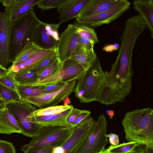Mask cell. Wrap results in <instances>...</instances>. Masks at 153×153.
Returning a JSON list of instances; mask_svg holds the SVG:
<instances>
[{"label": "cell", "instance_id": "44dd1931", "mask_svg": "<svg viewBox=\"0 0 153 153\" xmlns=\"http://www.w3.org/2000/svg\"><path fill=\"white\" fill-rule=\"evenodd\" d=\"M33 42L43 49L56 48L58 43L47 34L43 22L40 20L36 30Z\"/></svg>", "mask_w": 153, "mask_h": 153}, {"label": "cell", "instance_id": "d6a6232c", "mask_svg": "<svg viewBox=\"0 0 153 153\" xmlns=\"http://www.w3.org/2000/svg\"><path fill=\"white\" fill-rule=\"evenodd\" d=\"M67 84L64 82H58L43 85V93H46L57 91L62 88Z\"/></svg>", "mask_w": 153, "mask_h": 153}, {"label": "cell", "instance_id": "603a6c76", "mask_svg": "<svg viewBox=\"0 0 153 153\" xmlns=\"http://www.w3.org/2000/svg\"><path fill=\"white\" fill-rule=\"evenodd\" d=\"M44 49L35 42H30L26 44L12 62L15 65L22 62L39 53Z\"/></svg>", "mask_w": 153, "mask_h": 153}, {"label": "cell", "instance_id": "ac0fdd59", "mask_svg": "<svg viewBox=\"0 0 153 153\" xmlns=\"http://www.w3.org/2000/svg\"><path fill=\"white\" fill-rule=\"evenodd\" d=\"M0 133L10 134L13 133H21L16 120L4 104H0Z\"/></svg>", "mask_w": 153, "mask_h": 153}, {"label": "cell", "instance_id": "3957f363", "mask_svg": "<svg viewBox=\"0 0 153 153\" xmlns=\"http://www.w3.org/2000/svg\"><path fill=\"white\" fill-rule=\"evenodd\" d=\"M106 77L97 57L92 66L78 79L74 92L80 102L88 103L97 101Z\"/></svg>", "mask_w": 153, "mask_h": 153}, {"label": "cell", "instance_id": "f546056e", "mask_svg": "<svg viewBox=\"0 0 153 153\" xmlns=\"http://www.w3.org/2000/svg\"><path fill=\"white\" fill-rule=\"evenodd\" d=\"M66 0H39L37 3L38 8L42 10L57 8Z\"/></svg>", "mask_w": 153, "mask_h": 153}, {"label": "cell", "instance_id": "ba28073f", "mask_svg": "<svg viewBox=\"0 0 153 153\" xmlns=\"http://www.w3.org/2000/svg\"><path fill=\"white\" fill-rule=\"evenodd\" d=\"M131 3L126 0H119L108 10L87 17L75 18L77 23L95 28L113 22L120 17L130 8Z\"/></svg>", "mask_w": 153, "mask_h": 153}, {"label": "cell", "instance_id": "8fae6325", "mask_svg": "<svg viewBox=\"0 0 153 153\" xmlns=\"http://www.w3.org/2000/svg\"><path fill=\"white\" fill-rule=\"evenodd\" d=\"M79 44V37L75 24H70L62 32L58 42L56 51L58 59L63 62L70 59L73 52Z\"/></svg>", "mask_w": 153, "mask_h": 153}, {"label": "cell", "instance_id": "277c9868", "mask_svg": "<svg viewBox=\"0 0 153 153\" xmlns=\"http://www.w3.org/2000/svg\"><path fill=\"white\" fill-rule=\"evenodd\" d=\"M74 126H42L39 134L29 143L22 146L24 153L37 151L48 146L62 147L72 133Z\"/></svg>", "mask_w": 153, "mask_h": 153}, {"label": "cell", "instance_id": "4fadbf2b", "mask_svg": "<svg viewBox=\"0 0 153 153\" xmlns=\"http://www.w3.org/2000/svg\"><path fill=\"white\" fill-rule=\"evenodd\" d=\"M11 24L0 11V64L6 68L11 63L9 56Z\"/></svg>", "mask_w": 153, "mask_h": 153}, {"label": "cell", "instance_id": "83f0119b", "mask_svg": "<svg viewBox=\"0 0 153 153\" xmlns=\"http://www.w3.org/2000/svg\"><path fill=\"white\" fill-rule=\"evenodd\" d=\"M63 62L60 61L58 59L55 61L45 69L39 76L38 80L36 85L38 82L52 76L59 72L62 69Z\"/></svg>", "mask_w": 153, "mask_h": 153}, {"label": "cell", "instance_id": "6da1fadb", "mask_svg": "<svg viewBox=\"0 0 153 153\" xmlns=\"http://www.w3.org/2000/svg\"><path fill=\"white\" fill-rule=\"evenodd\" d=\"M125 138L129 142L153 147V110L147 108L126 112L122 121Z\"/></svg>", "mask_w": 153, "mask_h": 153}, {"label": "cell", "instance_id": "9c48e42d", "mask_svg": "<svg viewBox=\"0 0 153 153\" xmlns=\"http://www.w3.org/2000/svg\"><path fill=\"white\" fill-rule=\"evenodd\" d=\"M90 115L74 126L70 137L62 146L64 153H76L90 136L95 122Z\"/></svg>", "mask_w": 153, "mask_h": 153}, {"label": "cell", "instance_id": "74e56055", "mask_svg": "<svg viewBox=\"0 0 153 153\" xmlns=\"http://www.w3.org/2000/svg\"><path fill=\"white\" fill-rule=\"evenodd\" d=\"M106 136L109 138V143L111 145L117 146L119 144V139L118 135L114 133H110L106 134Z\"/></svg>", "mask_w": 153, "mask_h": 153}, {"label": "cell", "instance_id": "8992f818", "mask_svg": "<svg viewBox=\"0 0 153 153\" xmlns=\"http://www.w3.org/2000/svg\"><path fill=\"white\" fill-rule=\"evenodd\" d=\"M74 108L72 105L39 108L34 111L32 117L35 123L42 126H71L67 119Z\"/></svg>", "mask_w": 153, "mask_h": 153}, {"label": "cell", "instance_id": "7dc6e473", "mask_svg": "<svg viewBox=\"0 0 153 153\" xmlns=\"http://www.w3.org/2000/svg\"><path fill=\"white\" fill-rule=\"evenodd\" d=\"M98 153H114L111 152L110 151L107 149H105L104 150Z\"/></svg>", "mask_w": 153, "mask_h": 153}, {"label": "cell", "instance_id": "f1b7e54d", "mask_svg": "<svg viewBox=\"0 0 153 153\" xmlns=\"http://www.w3.org/2000/svg\"><path fill=\"white\" fill-rule=\"evenodd\" d=\"M58 59L56 49L50 53L34 68L32 70L38 76Z\"/></svg>", "mask_w": 153, "mask_h": 153}, {"label": "cell", "instance_id": "5b68a950", "mask_svg": "<svg viewBox=\"0 0 153 153\" xmlns=\"http://www.w3.org/2000/svg\"><path fill=\"white\" fill-rule=\"evenodd\" d=\"M4 103L16 118L21 133L32 138L39 134L42 126L35 123L33 119L32 114L36 109L34 106L21 100Z\"/></svg>", "mask_w": 153, "mask_h": 153}, {"label": "cell", "instance_id": "2e32d148", "mask_svg": "<svg viewBox=\"0 0 153 153\" xmlns=\"http://www.w3.org/2000/svg\"><path fill=\"white\" fill-rule=\"evenodd\" d=\"M119 0H88L75 18L95 15L108 10Z\"/></svg>", "mask_w": 153, "mask_h": 153}, {"label": "cell", "instance_id": "7402d4cb", "mask_svg": "<svg viewBox=\"0 0 153 153\" xmlns=\"http://www.w3.org/2000/svg\"><path fill=\"white\" fill-rule=\"evenodd\" d=\"M147 147L143 144L129 142L117 146L111 145L107 149L114 153H145Z\"/></svg>", "mask_w": 153, "mask_h": 153}, {"label": "cell", "instance_id": "60d3db41", "mask_svg": "<svg viewBox=\"0 0 153 153\" xmlns=\"http://www.w3.org/2000/svg\"><path fill=\"white\" fill-rule=\"evenodd\" d=\"M16 0H1V3L5 7V9H8L11 7Z\"/></svg>", "mask_w": 153, "mask_h": 153}, {"label": "cell", "instance_id": "bcb514c9", "mask_svg": "<svg viewBox=\"0 0 153 153\" xmlns=\"http://www.w3.org/2000/svg\"><path fill=\"white\" fill-rule=\"evenodd\" d=\"M145 153H153V147H147Z\"/></svg>", "mask_w": 153, "mask_h": 153}, {"label": "cell", "instance_id": "e0dca14e", "mask_svg": "<svg viewBox=\"0 0 153 153\" xmlns=\"http://www.w3.org/2000/svg\"><path fill=\"white\" fill-rule=\"evenodd\" d=\"M39 0H16L10 7L5 9L3 13L11 25L21 16L37 5Z\"/></svg>", "mask_w": 153, "mask_h": 153}, {"label": "cell", "instance_id": "f6af8a7d", "mask_svg": "<svg viewBox=\"0 0 153 153\" xmlns=\"http://www.w3.org/2000/svg\"><path fill=\"white\" fill-rule=\"evenodd\" d=\"M62 101H63V105H69L68 104L71 103L70 100V99L68 97V96L65 97L62 100Z\"/></svg>", "mask_w": 153, "mask_h": 153}, {"label": "cell", "instance_id": "7c38bea8", "mask_svg": "<svg viewBox=\"0 0 153 153\" xmlns=\"http://www.w3.org/2000/svg\"><path fill=\"white\" fill-rule=\"evenodd\" d=\"M78 62L69 59L63 62L61 70L50 77L52 83L62 82L68 83L78 80L85 72Z\"/></svg>", "mask_w": 153, "mask_h": 153}, {"label": "cell", "instance_id": "cb8c5ba5", "mask_svg": "<svg viewBox=\"0 0 153 153\" xmlns=\"http://www.w3.org/2000/svg\"><path fill=\"white\" fill-rule=\"evenodd\" d=\"M17 92L21 100L38 96L43 93V85H25L16 84Z\"/></svg>", "mask_w": 153, "mask_h": 153}, {"label": "cell", "instance_id": "d590c367", "mask_svg": "<svg viewBox=\"0 0 153 153\" xmlns=\"http://www.w3.org/2000/svg\"><path fill=\"white\" fill-rule=\"evenodd\" d=\"M91 112L87 110H82L80 113L78 115L73 123V126H74L79 123L82 120L89 116Z\"/></svg>", "mask_w": 153, "mask_h": 153}, {"label": "cell", "instance_id": "836d02e7", "mask_svg": "<svg viewBox=\"0 0 153 153\" xmlns=\"http://www.w3.org/2000/svg\"><path fill=\"white\" fill-rule=\"evenodd\" d=\"M15 147L11 143L0 140V153H16Z\"/></svg>", "mask_w": 153, "mask_h": 153}, {"label": "cell", "instance_id": "d6986e66", "mask_svg": "<svg viewBox=\"0 0 153 153\" xmlns=\"http://www.w3.org/2000/svg\"><path fill=\"white\" fill-rule=\"evenodd\" d=\"M133 5L134 9L143 19L153 38V0H136L133 2Z\"/></svg>", "mask_w": 153, "mask_h": 153}, {"label": "cell", "instance_id": "ffe728a7", "mask_svg": "<svg viewBox=\"0 0 153 153\" xmlns=\"http://www.w3.org/2000/svg\"><path fill=\"white\" fill-rule=\"evenodd\" d=\"M97 57L94 50L91 51H85L79 44L72 53L69 59L78 62L86 71L92 66Z\"/></svg>", "mask_w": 153, "mask_h": 153}, {"label": "cell", "instance_id": "484cf974", "mask_svg": "<svg viewBox=\"0 0 153 153\" xmlns=\"http://www.w3.org/2000/svg\"><path fill=\"white\" fill-rule=\"evenodd\" d=\"M0 99L4 103L20 100L17 92L0 83Z\"/></svg>", "mask_w": 153, "mask_h": 153}, {"label": "cell", "instance_id": "ab89813d", "mask_svg": "<svg viewBox=\"0 0 153 153\" xmlns=\"http://www.w3.org/2000/svg\"><path fill=\"white\" fill-rule=\"evenodd\" d=\"M53 148L52 146H48L37 151L25 153H52Z\"/></svg>", "mask_w": 153, "mask_h": 153}, {"label": "cell", "instance_id": "1f68e13d", "mask_svg": "<svg viewBox=\"0 0 153 153\" xmlns=\"http://www.w3.org/2000/svg\"><path fill=\"white\" fill-rule=\"evenodd\" d=\"M0 83L17 92V83L15 79L14 75L9 71L6 74L0 77Z\"/></svg>", "mask_w": 153, "mask_h": 153}, {"label": "cell", "instance_id": "c3c4849f", "mask_svg": "<svg viewBox=\"0 0 153 153\" xmlns=\"http://www.w3.org/2000/svg\"><path fill=\"white\" fill-rule=\"evenodd\" d=\"M1 0H0V3H1Z\"/></svg>", "mask_w": 153, "mask_h": 153}, {"label": "cell", "instance_id": "4dcf8cb0", "mask_svg": "<svg viewBox=\"0 0 153 153\" xmlns=\"http://www.w3.org/2000/svg\"><path fill=\"white\" fill-rule=\"evenodd\" d=\"M43 24L47 34L55 40L58 42L59 39L58 30L60 25L59 23L52 24L44 22Z\"/></svg>", "mask_w": 153, "mask_h": 153}, {"label": "cell", "instance_id": "30bf717a", "mask_svg": "<svg viewBox=\"0 0 153 153\" xmlns=\"http://www.w3.org/2000/svg\"><path fill=\"white\" fill-rule=\"evenodd\" d=\"M76 83V80L72 81L57 91L43 93L36 97L25 98L22 101L39 108L55 106L74 91Z\"/></svg>", "mask_w": 153, "mask_h": 153}, {"label": "cell", "instance_id": "8d00e7d4", "mask_svg": "<svg viewBox=\"0 0 153 153\" xmlns=\"http://www.w3.org/2000/svg\"><path fill=\"white\" fill-rule=\"evenodd\" d=\"M82 110L74 108L68 116L67 121L68 123L71 126H73V123L78 115L80 113Z\"/></svg>", "mask_w": 153, "mask_h": 153}, {"label": "cell", "instance_id": "9a60e30c", "mask_svg": "<svg viewBox=\"0 0 153 153\" xmlns=\"http://www.w3.org/2000/svg\"><path fill=\"white\" fill-rule=\"evenodd\" d=\"M56 48L45 49L39 53L26 60L15 65H12L8 69L14 76L23 74L34 68L50 53Z\"/></svg>", "mask_w": 153, "mask_h": 153}, {"label": "cell", "instance_id": "4316f807", "mask_svg": "<svg viewBox=\"0 0 153 153\" xmlns=\"http://www.w3.org/2000/svg\"><path fill=\"white\" fill-rule=\"evenodd\" d=\"M39 76L32 70L23 74L14 76L15 79L18 84L25 85H35Z\"/></svg>", "mask_w": 153, "mask_h": 153}, {"label": "cell", "instance_id": "7bdbcfd3", "mask_svg": "<svg viewBox=\"0 0 153 153\" xmlns=\"http://www.w3.org/2000/svg\"><path fill=\"white\" fill-rule=\"evenodd\" d=\"M8 69L0 64V77L6 74L8 72Z\"/></svg>", "mask_w": 153, "mask_h": 153}, {"label": "cell", "instance_id": "681fc988", "mask_svg": "<svg viewBox=\"0 0 153 153\" xmlns=\"http://www.w3.org/2000/svg\"></svg>", "mask_w": 153, "mask_h": 153}, {"label": "cell", "instance_id": "ee69618b", "mask_svg": "<svg viewBox=\"0 0 153 153\" xmlns=\"http://www.w3.org/2000/svg\"><path fill=\"white\" fill-rule=\"evenodd\" d=\"M106 111L110 118H112L115 114L114 111L112 110H107Z\"/></svg>", "mask_w": 153, "mask_h": 153}, {"label": "cell", "instance_id": "5bb4252c", "mask_svg": "<svg viewBox=\"0 0 153 153\" xmlns=\"http://www.w3.org/2000/svg\"><path fill=\"white\" fill-rule=\"evenodd\" d=\"M88 0H66L57 8L60 25L76 18Z\"/></svg>", "mask_w": 153, "mask_h": 153}, {"label": "cell", "instance_id": "d4e9b609", "mask_svg": "<svg viewBox=\"0 0 153 153\" xmlns=\"http://www.w3.org/2000/svg\"><path fill=\"white\" fill-rule=\"evenodd\" d=\"M76 32L79 36L88 40L94 44L99 42L94 30L89 26L75 23Z\"/></svg>", "mask_w": 153, "mask_h": 153}, {"label": "cell", "instance_id": "52a82bcc", "mask_svg": "<svg viewBox=\"0 0 153 153\" xmlns=\"http://www.w3.org/2000/svg\"><path fill=\"white\" fill-rule=\"evenodd\" d=\"M107 122L104 115H99L88 139L76 153H98L105 149L108 143L106 136Z\"/></svg>", "mask_w": 153, "mask_h": 153}, {"label": "cell", "instance_id": "f35d334b", "mask_svg": "<svg viewBox=\"0 0 153 153\" xmlns=\"http://www.w3.org/2000/svg\"><path fill=\"white\" fill-rule=\"evenodd\" d=\"M120 47L119 44L116 43L105 45L103 47L102 50L106 52L111 53L118 50L120 48Z\"/></svg>", "mask_w": 153, "mask_h": 153}, {"label": "cell", "instance_id": "b9f144b4", "mask_svg": "<svg viewBox=\"0 0 153 153\" xmlns=\"http://www.w3.org/2000/svg\"><path fill=\"white\" fill-rule=\"evenodd\" d=\"M52 153H64V149L61 146L55 147L53 149Z\"/></svg>", "mask_w": 153, "mask_h": 153}, {"label": "cell", "instance_id": "e575fe53", "mask_svg": "<svg viewBox=\"0 0 153 153\" xmlns=\"http://www.w3.org/2000/svg\"><path fill=\"white\" fill-rule=\"evenodd\" d=\"M79 37V44L82 49L86 51H91L94 50L95 45L90 41Z\"/></svg>", "mask_w": 153, "mask_h": 153}, {"label": "cell", "instance_id": "7a4b0ae2", "mask_svg": "<svg viewBox=\"0 0 153 153\" xmlns=\"http://www.w3.org/2000/svg\"><path fill=\"white\" fill-rule=\"evenodd\" d=\"M40 20L32 9L11 25L9 56L11 63L26 44L34 42Z\"/></svg>", "mask_w": 153, "mask_h": 153}, {"label": "cell", "instance_id": "f907efd6", "mask_svg": "<svg viewBox=\"0 0 153 153\" xmlns=\"http://www.w3.org/2000/svg\"></svg>", "mask_w": 153, "mask_h": 153}]
</instances>
